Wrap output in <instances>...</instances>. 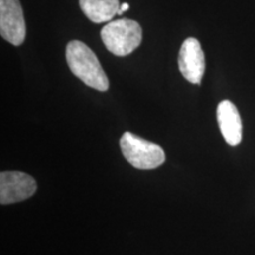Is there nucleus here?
I'll return each mask as SVG.
<instances>
[{
    "label": "nucleus",
    "mask_w": 255,
    "mask_h": 255,
    "mask_svg": "<svg viewBox=\"0 0 255 255\" xmlns=\"http://www.w3.org/2000/svg\"><path fill=\"white\" fill-rule=\"evenodd\" d=\"M65 55L69 69L85 85L98 91L109 89V79L90 47L79 40H72L66 46Z\"/></svg>",
    "instance_id": "1"
},
{
    "label": "nucleus",
    "mask_w": 255,
    "mask_h": 255,
    "mask_svg": "<svg viewBox=\"0 0 255 255\" xmlns=\"http://www.w3.org/2000/svg\"><path fill=\"white\" fill-rule=\"evenodd\" d=\"M101 37L109 52L124 57L139 46L142 41V27L131 19H119L105 25L101 31Z\"/></svg>",
    "instance_id": "2"
},
{
    "label": "nucleus",
    "mask_w": 255,
    "mask_h": 255,
    "mask_svg": "<svg viewBox=\"0 0 255 255\" xmlns=\"http://www.w3.org/2000/svg\"><path fill=\"white\" fill-rule=\"evenodd\" d=\"M120 144L124 157L137 169H155L165 161V154L161 146L145 141L131 132H124Z\"/></svg>",
    "instance_id": "3"
},
{
    "label": "nucleus",
    "mask_w": 255,
    "mask_h": 255,
    "mask_svg": "<svg viewBox=\"0 0 255 255\" xmlns=\"http://www.w3.org/2000/svg\"><path fill=\"white\" fill-rule=\"evenodd\" d=\"M0 34L14 46L24 43L26 24L19 0H0Z\"/></svg>",
    "instance_id": "4"
},
{
    "label": "nucleus",
    "mask_w": 255,
    "mask_h": 255,
    "mask_svg": "<svg viewBox=\"0 0 255 255\" xmlns=\"http://www.w3.org/2000/svg\"><path fill=\"white\" fill-rule=\"evenodd\" d=\"M37 183L30 175L20 171L0 174V203L11 205L28 199L36 193Z\"/></svg>",
    "instance_id": "5"
},
{
    "label": "nucleus",
    "mask_w": 255,
    "mask_h": 255,
    "mask_svg": "<svg viewBox=\"0 0 255 255\" xmlns=\"http://www.w3.org/2000/svg\"><path fill=\"white\" fill-rule=\"evenodd\" d=\"M178 69L188 82L200 84L206 70L205 53L200 41L190 37L183 41L178 52Z\"/></svg>",
    "instance_id": "6"
},
{
    "label": "nucleus",
    "mask_w": 255,
    "mask_h": 255,
    "mask_svg": "<svg viewBox=\"0 0 255 255\" xmlns=\"http://www.w3.org/2000/svg\"><path fill=\"white\" fill-rule=\"evenodd\" d=\"M218 123L225 141L229 145L240 144L242 139V122L240 114L231 101H222L216 110Z\"/></svg>",
    "instance_id": "7"
},
{
    "label": "nucleus",
    "mask_w": 255,
    "mask_h": 255,
    "mask_svg": "<svg viewBox=\"0 0 255 255\" xmlns=\"http://www.w3.org/2000/svg\"><path fill=\"white\" fill-rule=\"evenodd\" d=\"M79 6L94 23H105L119 14L120 0H79Z\"/></svg>",
    "instance_id": "8"
},
{
    "label": "nucleus",
    "mask_w": 255,
    "mask_h": 255,
    "mask_svg": "<svg viewBox=\"0 0 255 255\" xmlns=\"http://www.w3.org/2000/svg\"><path fill=\"white\" fill-rule=\"evenodd\" d=\"M128 9H129V4H127V2H123V4L121 5V7H120L119 15H122V14H123V12L128 11Z\"/></svg>",
    "instance_id": "9"
}]
</instances>
